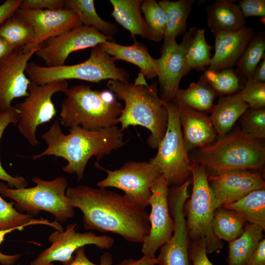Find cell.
<instances>
[{
  "label": "cell",
  "mask_w": 265,
  "mask_h": 265,
  "mask_svg": "<svg viewBox=\"0 0 265 265\" xmlns=\"http://www.w3.org/2000/svg\"><path fill=\"white\" fill-rule=\"evenodd\" d=\"M141 0H110L111 15L120 26L129 31L134 40L136 35L149 39V29L141 15Z\"/></svg>",
  "instance_id": "d4e9b609"
},
{
  "label": "cell",
  "mask_w": 265,
  "mask_h": 265,
  "mask_svg": "<svg viewBox=\"0 0 265 265\" xmlns=\"http://www.w3.org/2000/svg\"><path fill=\"white\" fill-rule=\"evenodd\" d=\"M20 119L19 110L16 107L11 106L8 109L0 113V139L7 127L10 124L14 125L18 124ZM0 180L6 182L7 185L12 188H21L26 187L28 183L22 176H12L2 167L0 161Z\"/></svg>",
  "instance_id": "f35d334b"
},
{
  "label": "cell",
  "mask_w": 265,
  "mask_h": 265,
  "mask_svg": "<svg viewBox=\"0 0 265 265\" xmlns=\"http://www.w3.org/2000/svg\"><path fill=\"white\" fill-rule=\"evenodd\" d=\"M208 26L212 32H233L245 27V18L233 0H217L206 8Z\"/></svg>",
  "instance_id": "603a6c76"
},
{
  "label": "cell",
  "mask_w": 265,
  "mask_h": 265,
  "mask_svg": "<svg viewBox=\"0 0 265 265\" xmlns=\"http://www.w3.org/2000/svg\"><path fill=\"white\" fill-rule=\"evenodd\" d=\"M110 91L125 103L118 124L123 131L131 126H140L148 129L151 134L148 144L157 148L167 127L168 112L164 102L158 95V84H135L110 80L107 82Z\"/></svg>",
  "instance_id": "3957f363"
},
{
  "label": "cell",
  "mask_w": 265,
  "mask_h": 265,
  "mask_svg": "<svg viewBox=\"0 0 265 265\" xmlns=\"http://www.w3.org/2000/svg\"><path fill=\"white\" fill-rule=\"evenodd\" d=\"M191 162L192 192L184 205L189 239L205 241L207 254L219 252L223 243L214 235L212 222L215 211L221 206L209 186L206 167Z\"/></svg>",
  "instance_id": "ba28073f"
},
{
  "label": "cell",
  "mask_w": 265,
  "mask_h": 265,
  "mask_svg": "<svg viewBox=\"0 0 265 265\" xmlns=\"http://www.w3.org/2000/svg\"><path fill=\"white\" fill-rule=\"evenodd\" d=\"M96 28L81 25L46 41L35 54L47 66L63 65L74 52L93 48L106 41H112Z\"/></svg>",
  "instance_id": "2e32d148"
},
{
  "label": "cell",
  "mask_w": 265,
  "mask_h": 265,
  "mask_svg": "<svg viewBox=\"0 0 265 265\" xmlns=\"http://www.w3.org/2000/svg\"><path fill=\"white\" fill-rule=\"evenodd\" d=\"M17 11L32 26L34 37L22 51L28 52L48 39L83 25L76 14L65 8L56 10L22 9Z\"/></svg>",
  "instance_id": "e0dca14e"
},
{
  "label": "cell",
  "mask_w": 265,
  "mask_h": 265,
  "mask_svg": "<svg viewBox=\"0 0 265 265\" xmlns=\"http://www.w3.org/2000/svg\"><path fill=\"white\" fill-rule=\"evenodd\" d=\"M156 258H153L146 256H143L138 260L132 259H126L121 262L114 265H156Z\"/></svg>",
  "instance_id": "c3c4849f"
},
{
  "label": "cell",
  "mask_w": 265,
  "mask_h": 265,
  "mask_svg": "<svg viewBox=\"0 0 265 265\" xmlns=\"http://www.w3.org/2000/svg\"><path fill=\"white\" fill-rule=\"evenodd\" d=\"M265 31L255 33L236 63L237 73L246 80L250 78L259 62L265 57Z\"/></svg>",
  "instance_id": "e575fe53"
},
{
  "label": "cell",
  "mask_w": 265,
  "mask_h": 265,
  "mask_svg": "<svg viewBox=\"0 0 265 265\" xmlns=\"http://www.w3.org/2000/svg\"><path fill=\"white\" fill-rule=\"evenodd\" d=\"M41 46L27 53L17 49L0 61V113L12 106L14 99L28 96L31 81L26 75V68Z\"/></svg>",
  "instance_id": "ac0fdd59"
},
{
  "label": "cell",
  "mask_w": 265,
  "mask_h": 265,
  "mask_svg": "<svg viewBox=\"0 0 265 265\" xmlns=\"http://www.w3.org/2000/svg\"><path fill=\"white\" fill-rule=\"evenodd\" d=\"M141 10L149 32V40L159 42L164 37L166 28L165 13L159 2L155 0H143Z\"/></svg>",
  "instance_id": "8d00e7d4"
},
{
  "label": "cell",
  "mask_w": 265,
  "mask_h": 265,
  "mask_svg": "<svg viewBox=\"0 0 265 265\" xmlns=\"http://www.w3.org/2000/svg\"><path fill=\"white\" fill-rule=\"evenodd\" d=\"M255 32L251 28L244 27L233 32L213 33L214 53L208 69L214 71L231 68L236 64Z\"/></svg>",
  "instance_id": "ffe728a7"
},
{
  "label": "cell",
  "mask_w": 265,
  "mask_h": 265,
  "mask_svg": "<svg viewBox=\"0 0 265 265\" xmlns=\"http://www.w3.org/2000/svg\"><path fill=\"white\" fill-rule=\"evenodd\" d=\"M232 210L250 224L265 229V189L254 190L238 200L222 206Z\"/></svg>",
  "instance_id": "83f0119b"
},
{
  "label": "cell",
  "mask_w": 265,
  "mask_h": 265,
  "mask_svg": "<svg viewBox=\"0 0 265 265\" xmlns=\"http://www.w3.org/2000/svg\"><path fill=\"white\" fill-rule=\"evenodd\" d=\"M189 178L180 186L169 187L168 202L174 229L171 238L160 248L156 258L158 265H191L188 254L189 239L187 233L184 205L189 198Z\"/></svg>",
  "instance_id": "7c38bea8"
},
{
  "label": "cell",
  "mask_w": 265,
  "mask_h": 265,
  "mask_svg": "<svg viewBox=\"0 0 265 265\" xmlns=\"http://www.w3.org/2000/svg\"><path fill=\"white\" fill-rule=\"evenodd\" d=\"M191 161L213 172L231 170H260L265 162L263 140L248 138L236 131L200 148Z\"/></svg>",
  "instance_id": "5b68a950"
},
{
  "label": "cell",
  "mask_w": 265,
  "mask_h": 265,
  "mask_svg": "<svg viewBox=\"0 0 265 265\" xmlns=\"http://www.w3.org/2000/svg\"><path fill=\"white\" fill-rule=\"evenodd\" d=\"M16 50L17 49L0 35V61L7 57Z\"/></svg>",
  "instance_id": "f907efd6"
},
{
  "label": "cell",
  "mask_w": 265,
  "mask_h": 265,
  "mask_svg": "<svg viewBox=\"0 0 265 265\" xmlns=\"http://www.w3.org/2000/svg\"><path fill=\"white\" fill-rule=\"evenodd\" d=\"M66 194L73 207L82 212L86 230L114 233L133 243H143L149 234L145 209L130 202L123 195L87 186L68 187Z\"/></svg>",
  "instance_id": "6da1fadb"
},
{
  "label": "cell",
  "mask_w": 265,
  "mask_h": 265,
  "mask_svg": "<svg viewBox=\"0 0 265 265\" xmlns=\"http://www.w3.org/2000/svg\"><path fill=\"white\" fill-rule=\"evenodd\" d=\"M249 108L238 92L221 96L210 116L218 136L227 134L237 120Z\"/></svg>",
  "instance_id": "cb8c5ba5"
},
{
  "label": "cell",
  "mask_w": 265,
  "mask_h": 265,
  "mask_svg": "<svg viewBox=\"0 0 265 265\" xmlns=\"http://www.w3.org/2000/svg\"><path fill=\"white\" fill-rule=\"evenodd\" d=\"M64 8L74 11L83 25L93 27L106 35L112 37L118 30L116 25L98 15L93 0H65Z\"/></svg>",
  "instance_id": "4dcf8cb0"
},
{
  "label": "cell",
  "mask_w": 265,
  "mask_h": 265,
  "mask_svg": "<svg viewBox=\"0 0 265 265\" xmlns=\"http://www.w3.org/2000/svg\"><path fill=\"white\" fill-rule=\"evenodd\" d=\"M243 17L265 16V0H242L238 4Z\"/></svg>",
  "instance_id": "b9f144b4"
},
{
  "label": "cell",
  "mask_w": 265,
  "mask_h": 265,
  "mask_svg": "<svg viewBox=\"0 0 265 265\" xmlns=\"http://www.w3.org/2000/svg\"><path fill=\"white\" fill-rule=\"evenodd\" d=\"M248 79L258 82L265 83V57L258 65L252 76Z\"/></svg>",
  "instance_id": "681fc988"
},
{
  "label": "cell",
  "mask_w": 265,
  "mask_h": 265,
  "mask_svg": "<svg viewBox=\"0 0 265 265\" xmlns=\"http://www.w3.org/2000/svg\"><path fill=\"white\" fill-rule=\"evenodd\" d=\"M77 225V223L70 224L65 231L53 232L48 238L52 245L42 251L30 265H54V262L59 261L69 265L74 259V253L80 247L92 244L102 249H109L114 243V239L108 236L76 232Z\"/></svg>",
  "instance_id": "5bb4252c"
},
{
  "label": "cell",
  "mask_w": 265,
  "mask_h": 265,
  "mask_svg": "<svg viewBox=\"0 0 265 265\" xmlns=\"http://www.w3.org/2000/svg\"><path fill=\"white\" fill-rule=\"evenodd\" d=\"M212 49L206 41L205 29H197L186 53V74L192 70L200 71L209 66Z\"/></svg>",
  "instance_id": "d590c367"
},
{
  "label": "cell",
  "mask_w": 265,
  "mask_h": 265,
  "mask_svg": "<svg viewBox=\"0 0 265 265\" xmlns=\"http://www.w3.org/2000/svg\"><path fill=\"white\" fill-rule=\"evenodd\" d=\"M14 204L13 202H6L0 195V231L24 225L43 224L53 227L56 231H63V228L57 221L50 222L47 219L32 218L31 215L17 211Z\"/></svg>",
  "instance_id": "836d02e7"
},
{
  "label": "cell",
  "mask_w": 265,
  "mask_h": 265,
  "mask_svg": "<svg viewBox=\"0 0 265 265\" xmlns=\"http://www.w3.org/2000/svg\"><path fill=\"white\" fill-rule=\"evenodd\" d=\"M84 246L80 247L75 252L76 255L73 261L69 265H112V257L110 253L106 252L101 257L100 264L91 262L84 253Z\"/></svg>",
  "instance_id": "ee69618b"
},
{
  "label": "cell",
  "mask_w": 265,
  "mask_h": 265,
  "mask_svg": "<svg viewBox=\"0 0 265 265\" xmlns=\"http://www.w3.org/2000/svg\"><path fill=\"white\" fill-rule=\"evenodd\" d=\"M168 112L164 135L155 157L149 161L156 165L169 186H180L190 178L192 162L186 151L178 107L172 101L164 102Z\"/></svg>",
  "instance_id": "9c48e42d"
},
{
  "label": "cell",
  "mask_w": 265,
  "mask_h": 265,
  "mask_svg": "<svg viewBox=\"0 0 265 265\" xmlns=\"http://www.w3.org/2000/svg\"><path fill=\"white\" fill-rule=\"evenodd\" d=\"M34 186L12 188L0 182V194L15 201L14 208L19 212H26L31 216H37L41 211L52 214L55 220L64 223L75 215L74 208L66 196L67 179L58 176L47 181L34 176Z\"/></svg>",
  "instance_id": "8992f818"
},
{
  "label": "cell",
  "mask_w": 265,
  "mask_h": 265,
  "mask_svg": "<svg viewBox=\"0 0 265 265\" xmlns=\"http://www.w3.org/2000/svg\"><path fill=\"white\" fill-rule=\"evenodd\" d=\"M59 114L64 127L97 130L116 126L123 106L111 91L80 84L68 88Z\"/></svg>",
  "instance_id": "277c9868"
},
{
  "label": "cell",
  "mask_w": 265,
  "mask_h": 265,
  "mask_svg": "<svg viewBox=\"0 0 265 265\" xmlns=\"http://www.w3.org/2000/svg\"><path fill=\"white\" fill-rule=\"evenodd\" d=\"M123 131L116 126L97 130H88L77 126L70 129V133L63 132L58 121H55L41 138L47 145L42 153L32 156L36 160L45 156L60 157L67 161L62 170L75 173L78 181L82 180L85 169L90 159L98 160L126 143Z\"/></svg>",
  "instance_id": "7a4b0ae2"
},
{
  "label": "cell",
  "mask_w": 265,
  "mask_h": 265,
  "mask_svg": "<svg viewBox=\"0 0 265 265\" xmlns=\"http://www.w3.org/2000/svg\"><path fill=\"white\" fill-rule=\"evenodd\" d=\"M23 0H7L0 5V25L20 8Z\"/></svg>",
  "instance_id": "bcb514c9"
},
{
  "label": "cell",
  "mask_w": 265,
  "mask_h": 265,
  "mask_svg": "<svg viewBox=\"0 0 265 265\" xmlns=\"http://www.w3.org/2000/svg\"><path fill=\"white\" fill-rule=\"evenodd\" d=\"M247 265H265V239H262L250 257Z\"/></svg>",
  "instance_id": "7dc6e473"
},
{
  "label": "cell",
  "mask_w": 265,
  "mask_h": 265,
  "mask_svg": "<svg viewBox=\"0 0 265 265\" xmlns=\"http://www.w3.org/2000/svg\"><path fill=\"white\" fill-rule=\"evenodd\" d=\"M249 108L260 109L265 106V83L258 82L249 79L238 92Z\"/></svg>",
  "instance_id": "ab89813d"
},
{
  "label": "cell",
  "mask_w": 265,
  "mask_h": 265,
  "mask_svg": "<svg viewBox=\"0 0 265 265\" xmlns=\"http://www.w3.org/2000/svg\"><path fill=\"white\" fill-rule=\"evenodd\" d=\"M68 88L67 80H59L44 85L31 82L28 95L25 100L17 105L20 119L17 126L20 132L32 146L39 144L36 135L37 127L50 122L56 111L52 98L56 93H64Z\"/></svg>",
  "instance_id": "8fae6325"
},
{
  "label": "cell",
  "mask_w": 265,
  "mask_h": 265,
  "mask_svg": "<svg viewBox=\"0 0 265 265\" xmlns=\"http://www.w3.org/2000/svg\"><path fill=\"white\" fill-rule=\"evenodd\" d=\"M64 0H23L20 9L56 10L63 8Z\"/></svg>",
  "instance_id": "7bdbcfd3"
},
{
  "label": "cell",
  "mask_w": 265,
  "mask_h": 265,
  "mask_svg": "<svg viewBox=\"0 0 265 265\" xmlns=\"http://www.w3.org/2000/svg\"><path fill=\"white\" fill-rule=\"evenodd\" d=\"M107 175L97 183L99 188L114 187L122 190L130 202L145 209L151 196V187L161 175L159 167L150 161H130L118 169L110 170L101 167Z\"/></svg>",
  "instance_id": "30bf717a"
},
{
  "label": "cell",
  "mask_w": 265,
  "mask_h": 265,
  "mask_svg": "<svg viewBox=\"0 0 265 265\" xmlns=\"http://www.w3.org/2000/svg\"><path fill=\"white\" fill-rule=\"evenodd\" d=\"M169 184L162 175L154 182L150 190L149 201L151 212L149 214L150 231L142 243L144 256L156 258V252L171 238L174 220L171 215L168 202Z\"/></svg>",
  "instance_id": "9a60e30c"
},
{
  "label": "cell",
  "mask_w": 265,
  "mask_h": 265,
  "mask_svg": "<svg viewBox=\"0 0 265 265\" xmlns=\"http://www.w3.org/2000/svg\"><path fill=\"white\" fill-rule=\"evenodd\" d=\"M196 26L186 31L180 44L176 39L164 40L161 56L156 59L160 98L163 102L172 101L182 78L186 75V53L196 30Z\"/></svg>",
  "instance_id": "4fadbf2b"
},
{
  "label": "cell",
  "mask_w": 265,
  "mask_h": 265,
  "mask_svg": "<svg viewBox=\"0 0 265 265\" xmlns=\"http://www.w3.org/2000/svg\"><path fill=\"white\" fill-rule=\"evenodd\" d=\"M264 230L247 223L242 235L229 242L228 265H247L249 259L263 239Z\"/></svg>",
  "instance_id": "4316f807"
},
{
  "label": "cell",
  "mask_w": 265,
  "mask_h": 265,
  "mask_svg": "<svg viewBox=\"0 0 265 265\" xmlns=\"http://www.w3.org/2000/svg\"><path fill=\"white\" fill-rule=\"evenodd\" d=\"M218 96L214 90L199 79L192 82L186 89H179L172 100L177 106L188 107L199 111L211 112L215 98Z\"/></svg>",
  "instance_id": "484cf974"
},
{
  "label": "cell",
  "mask_w": 265,
  "mask_h": 265,
  "mask_svg": "<svg viewBox=\"0 0 265 265\" xmlns=\"http://www.w3.org/2000/svg\"><path fill=\"white\" fill-rule=\"evenodd\" d=\"M193 0L159 1L165 13L166 28L163 39H176L187 31V19L190 13Z\"/></svg>",
  "instance_id": "f1b7e54d"
},
{
  "label": "cell",
  "mask_w": 265,
  "mask_h": 265,
  "mask_svg": "<svg viewBox=\"0 0 265 265\" xmlns=\"http://www.w3.org/2000/svg\"><path fill=\"white\" fill-rule=\"evenodd\" d=\"M247 223L236 212L221 206L214 212L212 225L219 239L230 242L242 235Z\"/></svg>",
  "instance_id": "f546056e"
},
{
  "label": "cell",
  "mask_w": 265,
  "mask_h": 265,
  "mask_svg": "<svg viewBox=\"0 0 265 265\" xmlns=\"http://www.w3.org/2000/svg\"><path fill=\"white\" fill-rule=\"evenodd\" d=\"M200 79L209 85L217 96L239 92L246 80L232 68L217 72L207 69Z\"/></svg>",
  "instance_id": "d6a6232c"
},
{
  "label": "cell",
  "mask_w": 265,
  "mask_h": 265,
  "mask_svg": "<svg viewBox=\"0 0 265 265\" xmlns=\"http://www.w3.org/2000/svg\"><path fill=\"white\" fill-rule=\"evenodd\" d=\"M108 54L116 60L131 63L140 69V74L148 79L157 77L156 59L149 53L143 44L134 41L131 45L124 46L112 41H106L99 45Z\"/></svg>",
  "instance_id": "7402d4cb"
},
{
  "label": "cell",
  "mask_w": 265,
  "mask_h": 265,
  "mask_svg": "<svg viewBox=\"0 0 265 265\" xmlns=\"http://www.w3.org/2000/svg\"><path fill=\"white\" fill-rule=\"evenodd\" d=\"M27 226L28 225H24L7 230L0 231V245L4 240V237L6 234L16 230L22 231L25 227ZM21 256V254L9 255L4 254L0 252V264L1 265H13L20 259Z\"/></svg>",
  "instance_id": "f6af8a7d"
},
{
  "label": "cell",
  "mask_w": 265,
  "mask_h": 265,
  "mask_svg": "<svg viewBox=\"0 0 265 265\" xmlns=\"http://www.w3.org/2000/svg\"><path fill=\"white\" fill-rule=\"evenodd\" d=\"M0 35L15 49H22L34 37L32 26L17 10L0 25Z\"/></svg>",
  "instance_id": "1f68e13d"
},
{
  "label": "cell",
  "mask_w": 265,
  "mask_h": 265,
  "mask_svg": "<svg viewBox=\"0 0 265 265\" xmlns=\"http://www.w3.org/2000/svg\"><path fill=\"white\" fill-rule=\"evenodd\" d=\"M177 107L184 146L188 153L193 149L205 147L217 140L218 135L206 113L188 107Z\"/></svg>",
  "instance_id": "44dd1931"
},
{
  "label": "cell",
  "mask_w": 265,
  "mask_h": 265,
  "mask_svg": "<svg viewBox=\"0 0 265 265\" xmlns=\"http://www.w3.org/2000/svg\"><path fill=\"white\" fill-rule=\"evenodd\" d=\"M116 60L99 45L92 48L89 57L81 63L49 67L28 62L25 71L31 82L40 85L71 79L92 82L107 79L129 82V74L117 67Z\"/></svg>",
  "instance_id": "52a82bcc"
},
{
  "label": "cell",
  "mask_w": 265,
  "mask_h": 265,
  "mask_svg": "<svg viewBox=\"0 0 265 265\" xmlns=\"http://www.w3.org/2000/svg\"><path fill=\"white\" fill-rule=\"evenodd\" d=\"M209 186L221 206L236 202L250 192L265 187L263 176L248 170L213 172L208 176Z\"/></svg>",
  "instance_id": "d6986e66"
},
{
  "label": "cell",
  "mask_w": 265,
  "mask_h": 265,
  "mask_svg": "<svg viewBox=\"0 0 265 265\" xmlns=\"http://www.w3.org/2000/svg\"><path fill=\"white\" fill-rule=\"evenodd\" d=\"M188 254L191 265H213L207 256L203 240L190 241Z\"/></svg>",
  "instance_id": "60d3db41"
},
{
  "label": "cell",
  "mask_w": 265,
  "mask_h": 265,
  "mask_svg": "<svg viewBox=\"0 0 265 265\" xmlns=\"http://www.w3.org/2000/svg\"><path fill=\"white\" fill-rule=\"evenodd\" d=\"M243 136L251 139L263 140L265 138V108L247 109L240 117Z\"/></svg>",
  "instance_id": "74e56055"
}]
</instances>
